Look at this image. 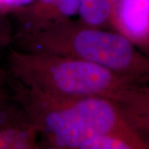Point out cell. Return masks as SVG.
<instances>
[{
	"mask_svg": "<svg viewBox=\"0 0 149 149\" xmlns=\"http://www.w3.org/2000/svg\"><path fill=\"white\" fill-rule=\"evenodd\" d=\"M8 85L37 128L40 149H80L86 140L102 133L136 129L118 103L109 99L47 94L9 74Z\"/></svg>",
	"mask_w": 149,
	"mask_h": 149,
	"instance_id": "1",
	"label": "cell"
},
{
	"mask_svg": "<svg viewBox=\"0 0 149 149\" xmlns=\"http://www.w3.org/2000/svg\"><path fill=\"white\" fill-rule=\"evenodd\" d=\"M17 50L54 54L102 65L137 85H149V56L113 30L66 18L26 33H13Z\"/></svg>",
	"mask_w": 149,
	"mask_h": 149,
	"instance_id": "2",
	"label": "cell"
},
{
	"mask_svg": "<svg viewBox=\"0 0 149 149\" xmlns=\"http://www.w3.org/2000/svg\"><path fill=\"white\" fill-rule=\"evenodd\" d=\"M8 74L23 85L47 94L97 96L118 102L137 85L102 65L60 55L27 52L12 47Z\"/></svg>",
	"mask_w": 149,
	"mask_h": 149,
	"instance_id": "3",
	"label": "cell"
},
{
	"mask_svg": "<svg viewBox=\"0 0 149 149\" xmlns=\"http://www.w3.org/2000/svg\"><path fill=\"white\" fill-rule=\"evenodd\" d=\"M0 149H40L37 128L12 94L0 101Z\"/></svg>",
	"mask_w": 149,
	"mask_h": 149,
	"instance_id": "4",
	"label": "cell"
},
{
	"mask_svg": "<svg viewBox=\"0 0 149 149\" xmlns=\"http://www.w3.org/2000/svg\"><path fill=\"white\" fill-rule=\"evenodd\" d=\"M110 28L147 54L149 49V0H118Z\"/></svg>",
	"mask_w": 149,
	"mask_h": 149,
	"instance_id": "5",
	"label": "cell"
},
{
	"mask_svg": "<svg viewBox=\"0 0 149 149\" xmlns=\"http://www.w3.org/2000/svg\"><path fill=\"white\" fill-rule=\"evenodd\" d=\"M79 5L80 0H35L11 13L17 25L15 33L33 32L51 22L72 18Z\"/></svg>",
	"mask_w": 149,
	"mask_h": 149,
	"instance_id": "6",
	"label": "cell"
},
{
	"mask_svg": "<svg viewBox=\"0 0 149 149\" xmlns=\"http://www.w3.org/2000/svg\"><path fill=\"white\" fill-rule=\"evenodd\" d=\"M129 123L149 137V85H135L118 102Z\"/></svg>",
	"mask_w": 149,
	"mask_h": 149,
	"instance_id": "7",
	"label": "cell"
},
{
	"mask_svg": "<svg viewBox=\"0 0 149 149\" xmlns=\"http://www.w3.org/2000/svg\"><path fill=\"white\" fill-rule=\"evenodd\" d=\"M80 149H149V137L136 129L114 131L86 140Z\"/></svg>",
	"mask_w": 149,
	"mask_h": 149,
	"instance_id": "8",
	"label": "cell"
},
{
	"mask_svg": "<svg viewBox=\"0 0 149 149\" xmlns=\"http://www.w3.org/2000/svg\"><path fill=\"white\" fill-rule=\"evenodd\" d=\"M118 0H80V20L98 28L110 27V20Z\"/></svg>",
	"mask_w": 149,
	"mask_h": 149,
	"instance_id": "9",
	"label": "cell"
},
{
	"mask_svg": "<svg viewBox=\"0 0 149 149\" xmlns=\"http://www.w3.org/2000/svg\"><path fill=\"white\" fill-rule=\"evenodd\" d=\"M13 33L10 22L6 15L0 13V48L8 47L13 41Z\"/></svg>",
	"mask_w": 149,
	"mask_h": 149,
	"instance_id": "10",
	"label": "cell"
},
{
	"mask_svg": "<svg viewBox=\"0 0 149 149\" xmlns=\"http://www.w3.org/2000/svg\"><path fill=\"white\" fill-rule=\"evenodd\" d=\"M35 0H0V13L8 14L31 4Z\"/></svg>",
	"mask_w": 149,
	"mask_h": 149,
	"instance_id": "11",
	"label": "cell"
},
{
	"mask_svg": "<svg viewBox=\"0 0 149 149\" xmlns=\"http://www.w3.org/2000/svg\"><path fill=\"white\" fill-rule=\"evenodd\" d=\"M8 72H6L5 70L0 68V101L7 97L10 93L7 90V87H8Z\"/></svg>",
	"mask_w": 149,
	"mask_h": 149,
	"instance_id": "12",
	"label": "cell"
},
{
	"mask_svg": "<svg viewBox=\"0 0 149 149\" xmlns=\"http://www.w3.org/2000/svg\"><path fill=\"white\" fill-rule=\"evenodd\" d=\"M147 55H148L149 56V49H148V52H147Z\"/></svg>",
	"mask_w": 149,
	"mask_h": 149,
	"instance_id": "13",
	"label": "cell"
}]
</instances>
